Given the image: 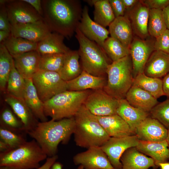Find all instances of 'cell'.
<instances>
[{
  "label": "cell",
  "instance_id": "6da1fadb",
  "mask_svg": "<svg viewBox=\"0 0 169 169\" xmlns=\"http://www.w3.org/2000/svg\"><path fill=\"white\" fill-rule=\"evenodd\" d=\"M43 17L52 32L68 39L78 28L83 12L79 0H43Z\"/></svg>",
  "mask_w": 169,
  "mask_h": 169
},
{
  "label": "cell",
  "instance_id": "7a4b0ae2",
  "mask_svg": "<svg viewBox=\"0 0 169 169\" xmlns=\"http://www.w3.org/2000/svg\"><path fill=\"white\" fill-rule=\"evenodd\" d=\"M74 117L56 120L39 122L28 134L35 140L48 157L56 155L59 144H66L73 134Z\"/></svg>",
  "mask_w": 169,
  "mask_h": 169
},
{
  "label": "cell",
  "instance_id": "3957f363",
  "mask_svg": "<svg viewBox=\"0 0 169 169\" xmlns=\"http://www.w3.org/2000/svg\"><path fill=\"white\" fill-rule=\"evenodd\" d=\"M74 117V140L77 146L87 149L101 147L110 138L95 115L84 104Z\"/></svg>",
  "mask_w": 169,
  "mask_h": 169
},
{
  "label": "cell",
  "instance_id": "277c9868",
  "mask_svg": "<svg viewBox=\"0 0 169 169\" xmlns=\"http://www.w3.org/2000/svg\"><path fill=\"white\" fill-rule=\"evenodd\" d=\"M75 33L82 70L95 76L105 77L112 61L102 47L86 38L78 28Z\"/></svg>",
  "mask_w": 169,
  "mask_h": 169
},
{
  "label": "cell",
  "instance_id": "5b68a950",
  "mask_svg": "<svg viewBox=\"0 0 169 169\" xmlns=\"http://www.w3.org/2000/svg\"><path fill=\"white\" fill-rule=\"evenodd\" d=\"M106 74L107 83L104 90L118 100L125 99L134 78L130 54L112 62L108 67Z\"/></svg>",
  "mask_w": 169,
  "mask_h": 169
},
{
  "label": "cell",
  "instance_id": "8992f818",
  "mask_svg": "<svg viewBox=\"0 0 169 169\" xmlns=\"http://www.w3.org/2000/svg\"><path fill=\"white\" fill-rule=\"evenodd\" d=\"M48 156L34 139L27 141L19 147L0 153V166L17 169H36Z\"/></svg>",
  "mask_w": 169,
  "mask_h": 169
},
{
  "label": "cell",
  "instance_id": "52a82bcc",
  "mask_svg": "<svg viewBox=\"0 0 169 169\" xmlns=\"http://www.w3.org/2000/svg\"><path fill=\"white\" fill-rule=\"evenodd\" d=\"M92 90H66L44 103L45 115L58 120L74 117Z\"/></svg>",
  "mask_w": 169,
  "mask_h": 169
},
{
  "label": "cell",
  "instance_id": "ba28073f",
  "mask_svg": "<svg viewBox=\"0 0 169 169\" xmlns=\"http://www.w3.org/2000/svg\"><path fill=\"white\" fill-rule=\"evenodd\" d=\"M32 79L39 97L44 103L67 90L66 82L57 72L39 69Z\"/></svg>",
  "mask_w": 169,
  "mask_h": 169
},
{
  "label": "cell",
  "instance_id": "9c48e42d",
  "mask_svg": "<svg viewBox=\"0 0 169 169\" xmlns=\"http://www.w3.org/2000/svg\"><path fill=\"white\" fill-rule=\"evenodd\" d=\"M119 100L109 95L103 89L92 90L84 105L93 115L106 116L117 114Z\"/></svg>",
  "mask_w": 169,
  "mask_h": 169
},
{
  "label": "cell",
  "instance_id": "30bf717a",
  "mask_svg": "<svg viewBox=\"0 0 169 169\" xmlns=\"http://www.w3.org/2000/svg\"><path fill=\"white\" fill-rule=\"evenodd\" d=\"M11 26L44 21L43 17L23 0H5Z\"/></svg>",
  "mask_w": 169,
  "mask_h": 169
},
{
  "label": "cell",
  "instance_id": "8fae6325",
  "mask_svg": "<svg viewBox=\"0 0 169 169\" xmlns=\"http://www.w3.org/2000/svg\"><path fill=\"white\" fill-rule=\"evenodd\" d=\"M139 141L136 135L119 137H110L100 147L107 155L113 168L121 169L122 165L120 159L122 155L127 149L136 147Z\"/></svg>",
  "mask_w": 169,
  "mask_h": 169
},
{
  "label": "cell",
  "instance_id": "7c38bea8",
  "mask_svg": "<svg viewBox=\"0 0 169 169\" xmlns=\"http://www.w3.org/2000/svg\"><path fill=\"white\" fill-rule=\"evenodd\" d=\"M155 39L150 36L145 39L134 37L129 47L134 78L138 74L143 72L147 60L155 50Z\"/></svg>",
  "mask_w": 169,
  "mask_h": 169
},
{
  "label": "cell",
  "instance_id": "4fadbf2b",
  "mask_svg": "<svg viewBox=\"0 0 169 169\" xmlns=\"http://www.w3.org/2000/svg\"><path fill=\"white\" fill-rule=\"evenodd\" d=\"M76 165H81L84 169H112L113 168L106 154L100 147L93 146L74 156Z\"/></svg>",
  "mask_w": 169,
  "mask_h": 169
},
{
  "label": "cell",
  "instance_id": "5bb4252c",
  "mask_svg": "<svg viewBox=\"0 0 169 169\" xmlns=\"http://www.w3.org/2000/svg\"><path fill=\"white\" fill-rule=\"evenodd\" d=\"M150 9L141 0L130 10L126 11L125 15L130 22L134 36L142 39L148 38V24Z\"/></svg>",
  "mask_w": 169,
  "mask_h": 169
},
{
  "label": "cell",
  "instance_id": "9a60e30c",
  "mask_svg": "<svg viewBox=\"0 0 169 169\" xmlns=\"http://www.w3.org/2000/svg\"><path fill=\"white\" fill-rule=\"evenodd\" d=\"M78 28L86 38L102 47L105 41L109 37L108 30L92 20L89 14V8L86 5L83 8Z\"/></svg>",
  "mask_w": 169,
  "mask_h": 169
},
{
  "label": "cell",
  "instance_id": "2e32d148",
  "mask_svg": "<svg viewBox=\"0 0 169 169\" xmlns=\"http://www.w3.org/2000/svg\"><path fill=\"white\" fill-rule=\"evenodd\" d=\"M168 129L157 120L147 117L137 127L135 135L139 140L159 142L166 140Z\"/></svg>",
  "mask_w": 169,
  "mask_h": 169
},
{
  "label": "cell",
  "instance_id": "e0dca14e",
  "mask_svg": "<svg viewBox=\"0 0 169 169\" xmlns=\"http://www.w3.org/2000/svg\"><path fill=\"white\" fill-rule=\"evenodd\" d=\"M52 32L44 20L11 26V35L38 42Z\"/></svg>",
  "mask_w": 169,
  "mask_h": 169
},
{
  "label": "cell",
  "instance_id": "ac0fdd59",
  "mask_svg": "<svg viewBox=\"0 0 169 169\" xmlns=\"http://www.w3.org/2000/svg\"><path fill=\"white\" fill-rule=\"evenodd\" d=\"M5 102L23 123L27 134L34 129L39 122L23 98L8 93L5 96Z\"/></svg>",
  "mask_w": 169,
  "mask_h": 169
},
{
  "label": "cell",
  "instance_id": "d6986e66",
  "mask_svg": "<svg viewBox=\"0 0 169 169\" xmlns=\"http://www.w3.org/2000/svg\"><path fill=\"white\" fill-rule=\"evenodd\" d=\"M144 73L148 76L160 78L169 73V54L154 50L144 67Z\"/></svg>",
  "mask_w": 169,
  "mask_h": 169
},
{
  "label": "cell",
  "instance_id": "ffe728a7",
  "mask_svg": "<svg viewBox=\"0 0 169 169\" xmlns=\"http://www.w3.org/2000/svg\"><path fill=\"white\" fill-rule=\"evenodd\" d=\"M66 83L67 90H95L103 89L107 79L105 77L95 76L83 70L78 77Z\"/></svg>",
  "mask_w": 169,
  "mask_h": 169
},
{
  "label": "cell",
  "instance_id": "44dd1931",
  "mask_svg": "<svg viewBox=\"0 0 169 169\" xmlns=\"http://www.w3.org/2000/svg\"><path fill=\"white\" fill-rule=\"evenodd\" d=\"M95 116L110 137H119L134 135L128 124L117 114Z\"/></svg>",
  "mask_w": 169,
  "mask_h": 169
},
{
  "label": "cell",
  "instance_id": "7402d4cb",
  "mask_svg": "<svg viewBox=\"0 0 169 169\" xmlns=\"http://www.w3.org/2000/svg\"><path fill=\"white\" fill-rule=\"evenodd\" d=\"M117 114L128 124L134 135L137 126L150 115L149 113L131 105L125 99L119 100Z\"/></svg>",
  "mask_w": 169,
  "mask_h": 169
},
{
  "label": "cell",
  "instance_id": "603a6c76",
  "mask_svg": "<svg viewBox=\"0 0 169 169\" xmlns=\"http://www.w3.org/2000/svg\"><path fill=\"white\" fill-rule=\"evenodd\" d=\"M123 169H157L154 160L139 151L136 147L126 150L121 157Z\"/></svg>",
  "mask_w": 169,
  "mask_h": 169
},
{
  "label": "cell",
  "instance_id": "cb8c5ba5",
  "mask_svg": "<svg viewBox=\"0 0 169 169\" xmlns=\"http://www.w3.org/2000/svg\"><path fill=\"white\" fill-rule=\"evenodd\" d=\"M136 148L142 153L152 158L157 168L160 164L169 160V149L166 140L159 142L139 140Z\"/></svg>",
  "mask_w": 169,
  "mask_h": 169
},
{
  "label": "cell",
  "instance_id": "d4e9b609",
  "mask_svg": "<svg viewBox=\"0 0 169 169\" xmlns=\"http://www.w3.org/2000/svg\"><path fill=\"white\" fill-rule=\"evenodd\" d=\"M40 56L35 50L13 58L16 69L25 79H32L39 69Z\"/></svg>",
  "mask_w": 169,
  "mask_h": 169
},
{
  "label": "cell",
  "instance_id": "484cf974",
  "mask_svg": "<svg viewBox=\"0 0 169 169\" xmlns=\"http://www.w3.org/2000/svg\"><path fill=\"white\" fill-rule=\"evenodd\" d=\"M109 27L110 37L129 48L134 35L128 18L125 15L115 18Z\"/></svg>",
  "mask_w": 169,
  "mask_h": 169
},
{
  "label": "cell",
  "instance_id": "4316f807",
  "mask_svg": "<svg viewBox=\"0 0 169 169\" xmlns=\"http://www.w3.org/2000/svg\"><path fill=\"white\" fill-rule=\"evenodd\" d=\"M125 99L133 106L148 113L158 103L157 99L149 93L133 84Z\"/></svg>",
  "mask_w": 169,
  "mask_h": 169
},
{
  "label": "cell",
  "instance_id": "83f0119b",
  "mask_svg": "<svg viewBox=\"0 0 169 169\" xmlns=\"http://www.w3.org/2000/svg\"><path fill=\"white\" fill-rule=\"evenodd\" d=\"M23 98L36 118L40 122L48 121L44 111V103L39 97L32 79H25Z\"/></svg>",
  "mask_w": 169,
  "mask_h": 169
},
{
  "label": "cell",
  "instance_id": "f1b7e54d",
  "mask_svg": "<svg viewBox=\"0 0 169 169\" xmlns=\"http://www.w3.org/2000/svg\"><path fill=\"white\" fill-rule=\"evenodd\" d=\"M64 37L55 32H51L38 43L36 51L40 55L65 54L70 49L64 44Z\"/></svg>",
  "mask_w": 169,
  "mask_h": 169
},
{
  "label": "cell",
  "instance_id": "f546056e",
  "mask_svg": "<svg viewBox=\"0 0 169 169\" xmlns=\"http://www.w3.org/2000/svg\"><path fill=\"white\" fill-rule=\"evenodd\" d=\"M78 50H70L65 54L63 67L59 73L61 78L67 82L78 77L83 70L79 61Z\"/></svg>",
  "mask_w": 169,
  "mask_h": 169
},
{
  "label": "cell",
  "instance_id": "4dcf8cb0",
  "mask_svg": "<svg viewBox=\"0 0 169 169\" xmlns=\"http://www.w3.org/2000/svg\"><path fill=\"white\" fill-rule=\"evenodd\" d=\"M87 3L94 7V21L106 28L115 18L111 7L109 0H86Z\"/></svg>",
  "mask_w": 169,
  "mask_h": 169
},
{
  "label": "cell",
  "instance_id": "1f68e13d",
  "mask_svg": "<svg viewBox=\"0 0 169 169\" xmlns=\"http://www.w3.org/2000/svg\"><path fill=\"white\" fill-rule=\"evenodd\" d=\"M133 84L148 92L156 99L165 95L162 79L148 76L144 72L138 74L134 78Z\"/></svg>",
  "mask_w": 169,
  "mask_h": 169
},
{
  "label": "cell",
  "instance_id": "d6a6232c",
  "mask_svg": "<svg viewBox=\"0 0 169 169\" xmlns=\"http://www.w3.org/2000/svg\"><path fill=\"white\" fill-rule=\"evenodd\" d=\"M5 46L13 58L28 52L36 50L38 43L11 34L1 43Z\"/></svg>",
  "mask_w": 169,
  "mask_h": 169
},
{
  "label": "cell",
  "instance_id": "836d02e7",
  "mask_svg": "<svg viewBox=\"0 0 169 169\" xmlns=\"http://www.w3.org/2000/svg\"><path fill=\"white\" fill-rule=\"evenodd\" d=\"M0 127L17 133L27 134L21 120L8 107L3 108L1 112Z\"/></svg>",
  "mask_w": 169,
  "mask_h": 169
},
{
  "label": "cell",
  "instance_id": "e575fe53",
  "mask_svg": "<svg viewBox=\"0 0 169 169\" xmlns=\"http://www.w3.org/2000/svg\"><path fill=\"white\" fill-rule=\"evenodd\" d=\"M14 61L13 58L5 46L0 44V88L4 91Z\"/></svg>",
  "mask_w": 169,
  "mask_h": 169
},
{
  "label": "cell",
  "instance_id": "d590c367",
  "mask_svg": "<svg viewBox=\"0 0 169 169\" xmlns=\"http://www.w3.org/2000/svg\"><path fill=\"white\" fill-rule=\"evenodd\" d=\"M166 29L162 10L150 9L148 24V30L149 35L156 38Z\"/></svg>",
  "mask_w": 169,
  "mask_h": 169
},
{
  "label": "cell",
  "instance_id": "8d00e7d4",
  "mask_svg": "<svg viewBox=\"0 0 169 169\" xmlns=\"http://www.w3.org/2000/svg\"><path fill=\"white\" fill-rule=\"evenodd\" d=\"M102 48L112 62L130 54L129 48L111 37H109L105 41Z\"/></svg>",
  "mask_w": 169,
  "mask_h": 169
},
{
  "label": "cell",
  "instance_id": "74e56055",
  "mask_svg": "<svg viewBox=\"0 0 169 169\" xmlns=\"http://www.w3.org/2000/svg\"><path fill=\"white\" fill-rule=\"evenodd\" d=\"M25 86V79L16 69L13 61L7 83L8 93L13 96L23 98Z\"/></svg>",
  "mask_w": 169,
  "mask_h": 169
},
{
  "label": "cell",
  "instance_id": "f35d334b",
  "mask_svg": "<svg viewBox=\"0 0 169 169\" xmlns=\"http://www.w3.org/2000/svg\"><path fill=\"white\" fill-rule=\"evenodd\" d=\"M65 54L41 55L39 69L59 73L63 65Z\"/></svg>",
  "mask_w": 169,
  "mask_h": 169
},
{
  "label": "cell",
  "instance_id": "ab89813d",
  "mask_svg": "<svg viewBox=\"0 0 169 169\" xmlns=\"http://www.w3.org/2000/svg\"><path fill=\"white\" fill-rule=\"evenodd\" d=\"M26 135L15 132L0 127V140L6 143L10 150L19 147L26 142Z\"/></svg>",
  "mask_w": 169,
  "mask_h": 169
},
{
  "label": "cell",
  "instance_id": "60d3db41",
  "mask_svg": "<svg viewBox=\"0 0 169 169\" xmlns=\"http://www.w3.org/2000/svg\"><path fill=\"white\" fill-rule=\"evenodd\" d=\"M151 117L169 129V98L158 103L149 112Z\"/></svg>",
  "mask_w": 169,
  "mask_h": 169
},
{
  "label": "cell",
  "instance_id": "b9f144b4",
  "mask_svg": "<svg viewBox=\"0 0 169 169\" xmlns=\"http://www.w3.org/2000/svg\"><path fill=\"white\" fill-rule=\"evenodd\" d=\"M155 50L160 51L169 54V30L167 29L155 38Z\"/></svg>",
  "mask_w": 169,
  "mask_h": 169
},
{
  "label": "cell",
  "instance_id": "7bdbcfd3",
  "mask_svg": "<svg viewBox=\"0 0 169 169\" xmlns=\"http://www.w3.org/2000/svg\"><path fill=\"white\" fill-rule=\"evenodd\" d=\"M11 25L9 21L5 0H0V30L11 32Z\"/></svg>",
  "mask_w": 169,
  "mask_h": 169
},
{
  "label": "cell",
  "instance_id": "ee69618b",
  "mask_svg": "<svg viewBox=\"0 0 169 169\" xmlns=\"http://www.w3.org/2000/svg\"><path fill=\"white\" fill-rule=\"evenodd\" d=\"M141 1L149 9L163 10L169 5V0H143Z\"/></svg>",
  "mask_w": 169,
  "mask_h": 169
},
{
  "label": "cell",
  "instance_id": "f6af8a7d",
  "mask_svg": "<svg viewBox=\"0 0 169 169\" xmlns=\"http://www.w3.org/2000/svg\"><path fill=\"white\" fill-rule=\"evenodd\" d=\"M109 1L115 18L124 16L125 9L122 0H109Z\"/></svg>",
  "mask_w": 169,
  "mask_h": 169
},
{
  "label": "cell",
  "instance_id": "bcb514c9",
  "mask_svg": "<svg viewBox=\"0 0 169 169\" xmlns=\"http://www.w3.org/2000/svg\"><path fill=\"white\" fill-rule=\"evenodd\" d=\"M23 1L30 4L43 17V11L42 6V0H23Z\"/></svg>",
  "mask_w": 169,
  "mask_h": 169
},
{
  "label": "cell",
  "instance_id": "7dc6e473",
  "mask_svg": "<svg viewBox=\"0 0 169 169\" xmlns=\"http://www.w3.org/2000/svg\"><path fill=\"white\" fill-rule=\"evenodd\" d=\"M58 158V156L57 155L51 157H48L46 159L45 162L42 166L36 169H50Z\"/></svg>",
  "mask_w": 169,
  "mask_h": 169
},
{
  "label": "cell",
  "instance_id": "c3c4849f",
  "mask_svg": "<svg viewBox=\"0 0 169 169\" xmlns=\"http://www.w3.org/2000/svg\"><path fill=\"white\" fill-rule=\"evenodd\" d=\"M162 80L164 95L169 98V73L163 77Z\"/></svg>",
  "mask_w": 169,
  "mask_h": 169
},
{
  "label": "cell",
  "instance_id": "681fc988",
  "mask_svg": "<svg viewBox=\"0 0 169 169\" xmlns=\"http://www.w3.org/2000/svg\"><path fill=\"white\" fill-rule=\"evenodd\" d=\"M139 1L138 0H122L125 8V11H128L132 8Z\"/></svg>",
  "mask_w": 169,
  "mask_h": 169
},
{
  "label": "cell",
  "instance_id": "f907efd6",
  "mask_svg": "<svg viewBox=\"0 0 169 169\" xmlns=\"http://www.w3.org/2000/svg\"><path fill=\"white\" fill-rule=\"evenodd\" d=\"M162 13L167 29L169 30V5L162 10Z\"/></svg>",
  "mask_w": 169,
  "mask_h": 169
},
{
  "label": "cell",
  "instance_id": "816d5d0a",
  "mask_svg": "<svg viewBox=\"0 0 169 169\" xmlns=\"http://www.w3.org/2000/svg\"><path fill=\"white\" fill-rule=\"evenodd\" d=\"M11 35L10 32L4 30H0V43L3 42Z\"/></svg>",
  "mask_w": 169,
  "mask_h": 169
},
{
  "label": "cell",
  "instance_id": "f5cc1de1",
  "mask_svg": "<svg viewBox=\"0 0 169 169\" xmlns=\"http://www.w3.org/2000/svg\"><path fill=\"white\" fill-rule=\"evenodd\" d=\"M10 150L8 145L2 140H0V153H3Z\"/></svg>",
  "mask_w": 169,
  "mask_h": 169
},
{
  "label": "cell",
  "instance_id": "db71d44e",
  "mask_svg": "<svg viewBox=\"0 0 169 169\" xmlns=\"http://www.w3.org/2000/svg\"><path fill=\"white\" fill-rule=\"evenodd\" d=\"M63 165L60 162L56 161L52 166L50 169H63Z\"/></svg>",
  "mask_w": 169,
  "mask_h": 169
},
{
  "label": "cell",
  "instance_id": "11a10c76",
  "mask_svg": "<svg viewBox=\"0 0 169 169\" xmlns=\"http://www.w3.org/2000/svg\"><path fill=\"white\" fill-rule=\"evenodd\" d=\"M159 167L161 169H169V162H167L161 163L159 165Z\"/></svg>",
  "mask_w": 169,
  "mask_h": 169
},
{
  "label": "cell",
  "instance_id": "9f6ffc18",
  "mask_svg": "<svg viewBox=\"0 0 169 169\" xmlns=\"http://www.w3.org/2000/svg\"><path fill=\"white\" fill-rule=\"evenodd\" d=\"M0 169H17L16 168L7 166H0Z\"/></svg>",
  "mask_w": 169,
  "mask_h": 169
},
{
  "label": "cell",
  "instance_id": "6f0895ef",
  "mask_svg": "<svg viewBox=\"0 0 169 169\" xmlns=\"http://www.w3.org/2000/svg\"><path fill=\"white\" fill-rule=\"evenodd\" d=\"M166 141L168 146V148L169 149V129H168V132Z\"/></svg>",
  "mask_w": 169,
  "mask_h": 169
},
{
  "label": "cell",
  "instance_id": "680465c9",
  "mask_svg": "<svg viewBox=\"0 0 169 169\" xmlns=\"http://www.w3.org/2000/svg\"><path fill=\"white\" fill-rule=\"evenodd\" d=\"M112 169H115V168H112ZM123 169L122 168V169Z\"/></svg>",
  "mask_w": 169,
  "mask_h": 169
}]
</instances>
